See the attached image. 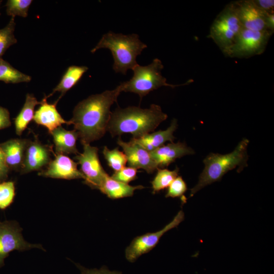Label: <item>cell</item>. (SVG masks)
Segmentation results:
<instances>
[{"label": "cell", "instance_id": "1", "mask_svg": "<svg viewBox=\"0 0 274 274\" xmlns=\"http://www.w3.org/2000/svg\"><path fill=\"white\" fill-rule=\"evenodd\" d=\"M119 85L114 89L92 95L80 101L69 120L82 144L100 139L107 131L112 112L111 107L121 92Z\"/></svg>", "mask_w": 274, "mask_h": 274}, {"label": "cell", "instance_id": "2", "mask_svg": "<svg viewBox=\"0 0 274 274\" xmlns=\"http://www.w3.org/2000/svg\"><path fill=\"white\" fill-rule=\"evenodd\" d=\"M167 118V115L156 104L147 109L134 106L124 109L118 107L111 113L107 131L113 137L130 133L133 138L137 139L153 131Z\"/></svg>", "mask_w": 274, "mask_h": 274}, {"label": "cell", "instance_id": "3", "mask_svg": "<svg viewBox=\"0 0 274 274\" xmlns=\"http://www.w3.org/2000/svg\"><path fill=\"white\" fill-rule=\"evenodd\" d=\"M249 141L244 138L234 150L228 154L210 153L203 159L204 168L197 183L191 190L190 197L206 186L220 181L230 170L237 168L240 173L248 166V146Z\"/></svg>", "mask_w": 274, "mask_h": 274}, {"label": "cell", "instance_id": "4", "mask_svg": "<svg viewBox=\"0 0 274 274\" xmlns=\"http://www.w3.org/2000/svg\"><path fill=\"white\" fill-rule=\"evenodd\" d=\"M147 47L137 34L125 35L109 31L102 36L91 52L101 48L109 49L114 59L113 70L125 75L128 70H132L138 64L137 56Z\"/></svg>", "mask_w": 274, "mask_h": 274}, {"label": "cell", "instance_id": "5", "mask_svg": "<svg viewBox=\"0 0 274 274\" xmlns=\"http://www.w3.org/2000/svg\"><path fill=\"white\" fill-rule=\"evenodd\" d=\"M163 67L161 61L158 58H155L150 64L146 66L136 64L132 69L133 73L132 78L129 81L119 84L121 91L138 94L142 99L151 91L162 86L175 88L189 84L193 81L190 79L181 84H168L166 82V79L161 73Z\"/></svg>", "mask_w": 274, "mask_h": 274}, {"label": "cell", "instance_id": "6", "mask_svg": "<svg viewBox=\"0 0 274 274\" xmlns=\"http://www.w3.org/2000/svg\"><path fill=\"white\" fill-rule=\"evenodd\" d=\"M243 29L234 2H231L214 20L208 37L225 55Z\"/></svg>", "mask_w": 274, "mask_h": 274}, {"label": "cell", "instance_id": "7", "mask_svg": "<svg viewBox=\"0 0 274 274\" xmlns=\"http://www.w3.org/2000/svg\"><path fill=\"white\" fill-rule=\"evenodd\" d=\"M272 34L268 31H254L243 28L225 55L240 58L260 55L264 51Z\"/></svg>", "mask_w": 274, "mask_h": 274}, {"label": "cell", "instance_id": "8", "mask_svg": "<svg viewBox=\"0 0 274 274\" xmlns=\"http://www.w3.org/2000/svg\"><path fill=\"white\" fill-rule=\"evenodd\" d=\"M83 152L75 157L81 165L85 183L93 189H98L109 175L102 168L98 155V148L83 143Z\"/></svg>", "mask_w": 274, "mask_h": 274}, {"label": "cell", "instance_id": "9", "mask_svg": "<svg viewBox=\"0 0 274 274\" xmlns=\"http://www.w3.org/2000/svg\"><path fill=\"white\" fill-rule=\"evenodd\" d=\"M184 217L183 211H180L173 220L162 229L135 237L125 250L126 259L134 262L140 256L150 252L158 243L161 236L168 230L177 227L184 220Z\"/></svg>", "mask_w": 274, "mask_h": 274}, {"label": "cell", "instance_id": "10", "mask_svg": "<svg viewBox=\"0 0 274 274\" xmlns=\"http://www.w3.org/2000/svg\"><path fill=\"white\" fill-rule=\"evenodd\" d=\"M21 230L17 223L0 222V267L4 265V259L14 250L24 251L34 248L43 249L39 244H30L25 241Z\"/></svg>", "mask_w": 274, "mask_h": 274}, {"label": "cell", "instance_id": "11", "mask_svg": "<svg viewBox=\"0 0 274 274\" xmlns=\"http://www.w3.org/2000/svg\"><path fill=\"white\" fill-rule=\"evenodd\" d=\"M233 2L243 28L254 31H269L266 26V14L259 10L252 0Z\"/></svg>", "mask_w": 274, "mask_h": 274}, {"label": "cell", "instance_id": "12", "mask_svg": "<svg viewBox=\"0 0 274 274\" xmlns=\"http://www.w3.org/2000/svg\"><path fill=\"white\" fill-rule=\"evenodd\" d=\"M117 144L122 148L130 167L143 169L148 174H152L158 169L150 153L132 139L129 142H125L119 138Z\"/></svg>", "mask_w": 274, "mask_h": 274}, {"label": "cell", "instance_id": "13", "mask_svg": "<svg viewBox=\"0 0 274 274\" xmlns=\"http://www.w3.org/2000/svg\"><path fill=\"white\" fill-rule=\"evenodd\" d=\"M39 175L52 178L74 179H83L85 177L77 168V163L63 154H57L55 159L50 161L46 170L39 173Z\"/></svg>", "mask_w": 274, "mask_h": 274}, {"label": "cell", "instance_id": "14", "mask_svg": "<svg viewBox=\"0 0 274 274\" xmlns=\"http://www.w3.org/2000/svg\"><path fill=\"white\" fill-rule=\"evenodd\" d=\"M150 153L158 169L168 166L178 158L194 154L195 152L185 143L179 142L163 145Z\"/></svg>", "mask_w": 274, "mask_h": 274}, {"label": "cell", "instance_id": "15", "mask_svg": "<svg viewBox=\"0 0 274 274\" xmlns=\"http://www.w3.org/2000/svg\"><path fill=\"white\" fill-rule=\"evenodd\" d=\"M50 162L49 151L47 147L38 141L30 142L25 150L21 165L22 173L39 170Z\"/></svg>", "mask_w": 274, "mask_h": 274}, {"label": "cell", "instance_id": "16", "mask_svg": "<svg viewBox=\"0 0 274 274\" xmlns=\"http://www.w3.org/2000/svg\"><path fill=\"white\" fill-rule=\"evenodd\" d=\"M56 104H49L47 99L44 98L40 102V106L35 112L33 118L37 124L46 127L50 133L62 124H70L69 121L65 120L57 111Z\"/></svg>", "mask_w": 274, "mask_h": 274}, {"label": "cell", "instance_id": "17", "mask_svg": "<svg viewBox=\"0 0 274 274\" xmlns=\"http://www.w3.org/2000/svg\"><path fill=\"white\" fill-rule=\"evenodd\" d=\"M177 127V120L174 119L170 126L166 130H158L151 133H148L139 138L132 139L143 148L151 152L164 145L167 141L173 143L175 139L174 132Z\"/></svg>", "mask_w": 274, "mask_h": 274}, {"label": "cell", "instance_id": "18", "mask_svg": "<svg viewBox=\"0 0 274 274\" xmlns=\"http://www.w3.org/2000/svg\"><path fill=\"white\" fill-rule=\"evenodd\" d=\"M50 133L53 138L57 154H79L76 147L77 140L79 138L76 131L67 130L61 126Z\"/></svg>", "mask_w": 274, "mask_h": 274}, {"label": "cell", "instance_id": "19", "mask_svg": "<svg viewBox=\"0 0 274 274\" xmlns=\"http://www.w3.org/2000/svg\"><path fill=\"white\" fill-rule=\"evenodd\" d=\"M28 143L26 140L13 139L0 145L8 166L17 168L22 165Z\"/></svg>", "mask_w": 274, "mask_h": 274}, {"label": "cell", "instance_id": "20", "mask_svg": "<svg viewBox=\"0 0 274 274\" xmlns=\"http://www.w3.org/2000/svg\"><path fill=\"white\" fill-rule=\"evenodd\" d=\"M144 188L142 185L131 186L128 184L116 181L108 175L99 190L110 198L119 199L132 196L136 190Z\"/></svg>", "mask_w": 274, "mask_h": 274}, {"label": "cell", "instance_id": "21", "mask_svg": "<svg viewBox=\"0 0 274 274\" xmlns=\"http://www.w3.org/2000/svg\"><path fill=\"white\" fill-rule=\"evenodd\" d=\"M88 68L86 66L72 65L68 67L59 84L54 88L52 92L47 97L52 96L56 92L61 93L60 99L70 89L73 88L80 80ZM57 100V102L59 100Z\"/></svg>", "mask_w": 274, "mask_h": 274}, {"label": "cell", "instance_id": "22", "mask_svg": "<svg viewBox=\"0 0 274 274\" xmlns=\"http://www.w3.org/2000/svg\"><path fill=\"white\" fill-rule=\"evenodd\" d=\"M40 104L37 98L32 94H27L24 104L15 120L16 132L21 135L31 121L34 116L35 107Z\"/></svg>", "mask_w": 274, "mask_h": 274}, {"label": "cell", "instance_id": "23", "mask_svg": "<svg viewBox=\"0 0 274 274\" xmlns=\"http://www.w3.org/2000/svg\"><path fill=\"white\" fill-rule=\"evenodd\" d=\"M30 76L26 75L13 67L9 62L0 58V81L6 83L28 82Z\"/></svg>", "mask_w": 274, "mask_h": 274}, {"label": "cell", "instance_id": "24", "mask_svg": "<svg viewBox=\"0 0 274 274\" xmlns=\"http://www.w3.org/2000/svg\"><path fill=\"white\" fill-rule=\"evenodd\" d=\"M157 170V173L151 182L154 194L168 188L178 176L179 172V168L178 167L173 170L166 168H158Z\"/></svg>", "mask_w": 274, "mask_h": 274}, {"label": "cell", "instance_id": "25", "mask_svg": "<svg viewBox=\"0 0 274 274\" xmlns=\"http://www.w3.org/2000/svg\"><path fill=\"white\" fill-rule=\"evenodd\" d=\"M15 24V17L12 16L7 25L0 29V58L11 46L17 43L14 33Z\"/></svg>", "mask_w": 274, "mask_h": 274}, {"label": "cell", "instance_id": "26", "mask_svg": "<svg viewBox=\"0 0 274 274\" xmlns=\"http://www.w3.org/2000/svg\"><path fill=\"white\" fill-rule=\"evenodd\" d=\"M102 153L108 165L115 172L118 171L125 166L127 162L126 156L123 152L118 148L110 150L105 146Z\"/></svg>", "mask_w": 274, "mask_h": 274}, {"label": "cell", "instance_id": "27", "mask_svg": "<svg viewBox=\"0 0 274 274\" xmlns=\"http://www.w3.org/2000/svg\"><path fill=\"white\" fill-rule=\"evenodd\" d=\"M31 0H8L6 4V13L8 15L26 17Z\"/></svg>", "mask_w": 274, "mask_h": 274}, {"label": "cell", "instance_id": "28", "mask_svg": "<svg viewBox=\"0 0 274 274\" xmlns=\"http://www.w3.org/2000/svg\"><path fill=\"white\" fill-rule=\"evenodd\" d=\"M187 190L186 182L181 177L178 176L168 187L165 197H181L182 201L185 202L186 198L184 194Z\"/></svg>", "mask_w": 274, "mask_h": 274}, {"label": "cell", "instance_id": "29", "mask_svg": "<svg viewBox=\"0 0 274 274\" xmlns=\"http://www.w3.org/2000/svg\"><path fill=\"white\" fill-rule=\"evenodd\" d=\"M15 196V187L12 182L0 184V209H4L12 202Z\"/></svg>", "mask_w": 274, "mask_h": 274}, {"label": "cell", "instance_id": "30", "mask_svg": "<svg viewBox=\"0 0 274 274\" xmlns=\"http://www.w3.org/2000/svg\"><path fill=\"white\" fill-rule=\"evenodd\" d=\"M137 169L135 168L125 166L120 170L115 172L111 177L116 181L128 184L137 178Z\"/></svg>", "mask_w": 274, "mask_h": 274}, {"label": "cell", "instance_id": "31", "mask_svg": "<svg viewBox=\"0 0 274 274\" xmlns=\"http://www.w3.org/2000/svg\"><path fill=\"white\" fill-rule=\"evenodd\" d=\"M255 5L266 14L274 13L273 0H252Z\"/></svg>", "mask_w": 274, "mask_h": 274}, {"label": "cell", "instance_id": "32", "mask_svg": "<svg viewBox=\"0 0 274 274\" xmlns=\"http://www.w3.org/2000/svg\"><path fill=\"white\" fill-rule=\"evenodd\" d=\"M81 271V274H122L118 271H110L107 266H103L100 269H87L80 265H77Z\"/></svg>", "mask_w": 274, "mask_h": 274}, {"label": "cell", "instance_id": "33", "mask_svg": "<svg viewBox=\"0 0 274 274\" xmlns=\"http://www.w3.org/2000/svg\"><path fill=\"white\" fill-rule=\"evenodd\" d=\"M10 125L9 111L6 109L0 106V129L8 127Z\"/></svg>", "mask_w": 274, "mask_h": 274}, {"label": "cell", "instance_id": "34", "mask_svg": "<svg viewBox=\"0 0 274 274\" xmlns=\"http://www.w3.org/2000/svg\"><path fill=\"white\" fill-rule=\"evenodd\" d=\"M8 170L9 166L6 163L4 154L0 146V181L7 177Z\"/></svg>", "mask_w": 274, "mask_h": 274}, {"label": "cell", "instance_id": "35", "mask_svg": "<svg viewBox=\"0 0 274 274\" xmlns=\"http://www.w3.org/2000/svg\"><path fill=\"white\" fill-rule=\"evenodd\" d=\"M266 22L267 29L273 33L274 31V13L266 14Z\"/></svg>", "mask_w": 274, "mask_h": 274}, {"label": "cell", "instance_id": "36", "mask_svg": "<svg viewBox=\"0 0 274 274\" xmlns=\"http://www.w3.org/2000/svg\"><path fill=\"white\" fill-rule=\"evenodd\" d=\"M2 1H0V7H1V3H2ZM0 15H1V13H0Z\"/></svg>", "mask_w": 274, "mask_h": 274}]
</instances>
